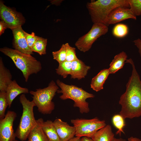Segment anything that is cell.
Instances as JSON below:
<instances>
[{
  "label": "cell",
  "instance_id": "19",
  "mask_svg": "<svg viewBox=\"0 0 141 141\" xmlns=\"http://www.w3.org/2000/svg\"><path fill=\"white\" fill-rule=\"evenodd\" d=\"M114 137L111 126L108 125L97 131L91 138L93 141H112Z\"/></svg>",
  "mask_w": 141,
  "mask_h": 141
},
{
  "label": "cell",
  "instance_id": "7",
  "mask_svg": "<svg viewBox=\"0 0 141 141\" xmlns=\"http://www.w3.org/2000/svg\"><path fill=\"white\" fill-rule=\"evenodd\" d=\"M71 122L75 128V136L81 138L86 137L91 138L97 131L106 125L104 120L97 117L91 119H72Z\"/></svg>",
  "mask_w": 141,
  "mask_h": 141
},
{
  "label": "cell",
  "instance_id": "32",
  "mask_svg": "<svg viewBox=\"0 0 141 141\" xmlns=\"http://www.w3.org/2000/svg\"><path fill=\"white\" fill-rule=\"evenodd\" d=\"M7 28L6 25L4 22L1 20L0 21V36L4 33L5 30Z\"/></svg>",
  "mask_w": 141,
  "mask_h": 141
},
{
  "label": "cell",
  "instance_id": "24",
  "mask_svg": "<svg viewBox=\"0 0 141 141\" xmlns=\"http://www.w3.org/2000/svg\"><path fill=\"white\" fill-rule=\"evenodd\" d=\"M124 119L119 114H116L113 117L112 121L114 126L118 130L116 134L121 135V133H124L123 128L125 126Z\"/></svg>",
  "mask_w": 141,
  "mask_h": 141
},
{
  "label": "cell",
  "instance_id": "33",
  "mask_svg": "<svg viewBox=\"0 0 141 141\" xmlns=\"http://www.w3.org/2000/svg\"><path fill=\"white\" fill-rule=\"evenodd\" d=\"M128 141H141V140L137 137H131L128 139Z\"/></svg>",
  "mask_w": 141,
  "mask_h": 141
},
{
  "label": "cell",
  "instance_id": "1",
  "mask_svg": "<svg viewBox=\"0 0 141 141\" xmlns=\"http://www.w3.org/2000/svg\"><path fill=\"white\" fill-rule=\"evenodd\" d=\"M126 63L131 65L132 70L119 101L121 106L119 113L124 119H132L141 116V81L132 59H127Z\"/></svg>",
  "mask_w": 141,
  "mask_h": 141
},
{
  "label": "cell",
  "instance_id": "34",
  "mask_svg": "<svg viewBox=\"0 0 141 141\" xmlns=\"http://www.w3.org/2000/svg\"><path fill=\"white\" fill-rule=\"evenodd\" d=\"M81 141H93L92 139L90 138L83 137H81Z\"/></svg>",
  "mask_w": 141,
  "mask_h": 141
},
{
  "label": "cell",
  "instance_id": "15",
  "mask_svg": "<svg viewBox=\"0 0 141 141\" xmlns=\"http://www.w3.org/2000/svg\"><path fill=\"white\" fill-rule=\"evenodd\" d=\"M90 68L79 59L72 62L71 78L79 80L84 78Z\"/></svg>",
  "mask_w": 141,
  "mask_h": 141
},
{
  "label": "cell",
  "instance_id": "4",
  "mask_svg": "<svg viewBox=\"0 0 141 141\" xmlns=\"http://www.w3.org/2000/svg\"><path fill=\"white\" fill-rule=\"evenodd\" d=\"M57 85L61 90H58L57 92L62 94L60 96L62 100L70 99L74 101L73 106L79 109L81 114L87 113L90 111L89 103L86 101V99L93 98L95 95L85 91L82 88L73 85L65 84L59 80L56 81Z\"/></svg>",
  "mask_w": 141,
  "mask_h": 141
},
{
  "label": "cell",
  "instance_id": "25",
  "mask_svg": "<svg viewBox=\"0 0 141 141\" xmlns=\"http://www.w3.org/2000/svg\"><path fill=\"white\" fill-rule=\"evenodd\" d=\"M127 26L124 24H119L116 25L113 28L112 33L115 37L119 38L126 36L128 32Z\"/></svg>",
  "mask_w": 141,
  "mask_h": 141
},
{
  "label": "cell",
  "instance_id": "8",
  "mask_svg": "<svg viewBox=\"0 0 141 141\" xmlns=\"http://www.w3.org/2000/svg\"><path fill=\"white\" fill-rule=\"evenodd\" d=\"M108 27L100 23L93 24L89 31L79 37L75 45L81 51L85 52L91 48L94 43L101 36L108 32Z\"/></svg>",
  "mask_w": 141,
  "mask_h": 141
},
{
  "label": "cell",
  "instance_id": "22",
  "mask_svg": "<svg viewBox=\"0 0 141 141\" xmlns=\"http://www.w3.org/2000/svg\"><path fill=\"white\" fill-rule=\"evenodd\" d=\"M47 42V39L39 37L31 49L32 52H37L40 55L45 54Z\"/></svg>",
  "mask_w": 141,
  "mask_h": 141
},
{
  "label": "cell",
  "instance_id": "36",
  "mask_svg": "<svg viewBox=\"0 0 141 141\" xmlns=\"http://www.w3.org/2000/svg\"><path fill=\"white\" fill-rule=\"evenodd\" d=\"M63 0H55L52 1L51 3L54 4H55L57 5H60L61 2L63 1Z\"/></svg>",
  "mask_w": 141,
  "mask_h": 141
},
{
  "label": "cell",
  "instance_id": "28",
  "mask_svg": "<svg viewBox=\"0 0 141 141\" xmlns=\"http://www.w3.org/2000/svg\"><path fill=\"white\" fill-rule=\"evenodd\" d=\"M8 106L6 98V92H0V119L5 117V112L7 107Z\"/></svg>",
  "mask_w": 141,
  "mask_h": 141
},
{
  "label": "cell",
  "instance_id": "17",
  "mask_svg": "<svg viewBox=\"0 0 141 141\" xmlns=\"http://www.w3.org/2000/svg\"><path fill=\"white\" fill-rule=\"evenodd\" d=\"M109 74L108 68L101 70L92 79L90 84L91 88L96 92L103 89V85Z\"/></svg>",
  "mask_w": 141,
  "mask_h": 141
},
{
  "label": "cell",
  "instance_id": "5",
  "mask_svg": "<svg viewBox=\"0 0 141 141\" xmlns=\"http://www.w3.org/2000/svg\"><path fill=\"white\" fill-rule=\"evenodd\" d=\"M19 101L22 106L23 111L15 134L16 137L20 140L25 141L27 139L30 132L37 123L33 111L36 105L32 100L30 101L28 99L24 94L20 95Z\"/></svg>",
  "mask_w": 141,
  "mask_h": 141
},
{
  "label": "cell",
  "instance_id": "37",
  "mask_svg": "<svg viewBox=\"0 0 141 141\" xmlns=\"http://www.w3.org/2000/svg\"><path fill=\"white\" fill-rule=\"evenodd\" d=\"M112 141H127L126 140L122 138H114Z\"/></svg>",
  "mask_w": 141,
  "mask_h": 141
},
{
  "label": "cell",
  "instance_id": "12",
  "mask_svg": "<svg viewBox=\"0 0 141 141\" xmlns=\"http://www.w3.org/2000/svg\"><path fill=\"white\" fill-rule=\"evenodd\" d=\"M128 19L135 20L137 17L130 8L120 7H117L112 10L108 15L107 26L115 24Z\"/></svg>",
  "mask_w": 141,
  "mask_h": 141
},
{
  "label": "cell",
  "instance_id": "6",
  "mask_svg": "<svg viewBox=\"0 0 141 141\" xmlns=\"http://www.w3.org/2000/svg\"><path fill=\"white\" fill-rule=\"evenodd\" d=\"M58 89V85L52 80L46 87L29 91L33 96L32 101L40 113L44 115L50 114L54 110L55 105L52 100Z\"/></svg>",
  "mask_w": 141,
  "mask_h": 141
},
{
  "label": "cell",
  "instance_id": "3",
  "mask_svg": "<svg viewBox=\"0 0 141 141\" xmlns=\"http://www.w3.org/2000/svg\"><path fill=\"white\" fill-rule=\"evenodd\" d=\"M0 50L11 59L16 67L22 72L26 82L30 75L37 73L42 69L40 62L31 55L6 47L1 48Z\"/></svg>",
  "mask_w": 141,
  "mask_h": 141
},
{
  "label": "cell",
  "instance_id": "38",
  "mask_svg": "<svg viewBox=\"0 0 141 141\" xmlns=\"http://www.w3.org/2000/svg\"><path fill=\"white\" fill-rule=\"evenodd\" d=\"M12 141H18V140H16V139H15V140H13Z\"/></svg>",
  "mask_w": 141,
  "mask_h": 141
},
{
  "label": "cell",
  "instance_id": "26",
  "mask_svg": "<svg viewBox=\"0 0 141 141\" xmlns=\"http://www.w3.org/2000/svg\"><path fill=\"white\" fill-rule=\"evenodd\" d=\"M66 49L65 44H63L59 50L52 52L53 59L59 63L66 61Z\"/></svg>",
  "mask_w": 141,
  "mask_h": 141
},
{
  "label": "cell",
  "instance_id": "27",
  "mask_svg": "<svg viewBox=\"0 0 141 141\" xmlns=\"http://www.w3.org/2000/svg\"><path fill=\"white\" fill-rule=\"evenodd\" d=\"M130 8L136 16L141 15V0H127Z\"/></svg>",
  "mask_w": 141,
  "mask_h": 141
},
{
  "label": "cell",
  "instance_id": "29",
  "mask_svg": "<svg viewBox=\"0 0 141 141\" xmlns=\"http://www.w3.org/2000/svg\"><path fill=\"white\" fill-rule=\"evenodd\" d=\"M66 46V61L72 62L78 59L76 54L75 48L70 45L68 43H65Z\"/></svg>",
  "mask_w": 141,
  "mask_h": 141
},
{
  "label": "cell",
  "instance_id": "11",
  "mask_svg": "<svg viewBox=\"0 0 141 141\" xmlns=\"http://www.w3.org/2000/svg\"><path fill=\"white\" fill-rule=\"evenodd\" d=\"M11 30L14 37L13 46L15 49L24 54L30 55L33 54V52L28 45L25 31L21 26Z\"/></svg>",
  "mask_w": 141,
  "mask_h": 141
},
{
  "label": "cell",
  "instance_id": "10",
  "mask_svg": "<svg viewBox=\"0 0 141 141\" xmlns=\"http://www.w3.org/2000/svg\"><path fill=\"white\" fill-rule=\"evenodd\" d=\"M17 116L13 111H8L5 117L0 120V141H12L15 139L13 122Z\"/></svg>",
  "mask_w": 141,
  "mask_h": 141
},
{
  "label": "cell",
  "instance_id": "31",
  "mask_svg": "<svg viewBox=\"0 0 141 141\" xmlns=\"http://www.w3.org/2000/svg\"><path fill=\"white\" fill-rule=\"evenodd\" d=\"M133 42L135 45L136 46L138 49V52L141 57V39L138 38L134 40Z\"/></svg>",
  "mask_w": 141,
  "mask_h": 141
},
{
  "label": "cell",
  "instance_id": "35",
  "mask_svg": "<svg viewBox=\"0 0 141 141\" xmlns=\"http://www.w3.org/2000/svg\"><path fill=\"white\" fill-rule=\"evenodd\" d=\"M81 137H74L68 141H81Z\"/></svg>",
  "mask_w": 141,
  "mask_h": 141
},
{
  "label": "cell",
  "instance_id": "2",
  "mask_svg": "<svg viewBox=\"0 0 141 141\" xmlns=\"http://www.w3.org/2000/svg\"><path fill=\"white\" fill-rule=\"evenodd\" d=\"M86 8L93 24L107 26L108 15L114 9L120 7L130 8L127 0H97L88 2Z\"/></svg>",
  "mask_w": 141,
  "mask_h": 141
},
{
  "label": "cell",
  "instance_id": "13",
  "mask_svg": "<svg viewBox=\"0 0 141 141\" xmlns=\"http://www.w3.org/2000/svg\"><path fill=\"white\" fill-rule=\"evenodd\" d=\"M53 123L60 141H68L75 136V130L74 126H70L60 119H55Z\"/></svg>",
  "mask_w": 141,
  "mask_h": 141
},
{
  "label": "cell",
  "instance_id": "9",
  "mask_svg": "<svg viewBox=\"0 0 141 141\" xmlns=\"http://www.w3.org/2000/svg\"><path fill=\"white\" fill-rule=\"evenodd\" d=\"M0 16L8 28L11 30L21 26L25 22L22 14L5 5L0 2Z\"/></svg>",
  "mask_w": 141,
  "mask_h": 141
},
{
  "label": "cell",
  "instance_id": "20",
  "mask_svg": "<svg viewBox=\"0 0 141 141\" xmlns=\"http://www.w3.org/2000/svg\"><path fill=\"white\" fill-rule=\"evenodd\" d=\"M127 56L125 52L122 51L116 55L110 64L108 68L110 74L115 73L123 67Z\"/></svg>",
  "mask_w": 141,
  "mask_h": 141
},
{
  "label": "cell",
  "instance_id": "16",
  "mask_svg": "<svg viewBox=\"0 0 141 141\" xmlns=\"http://www.w3.org/2000/svg\"><path fill=\"white\" fill-rule=\"evenodd\" d=\"M12 76L10 70L4 66L2 59H0V91L6 92L7 89L12 81Z\"/></svg>",
  "mask_w": 141,
  "mask_h": 141
},
{
  "label": "cell",
  "instance_id": "21",
  "mask_svg": "<svg viewBox=\"0 0 141 141\" xmlns=\"http://www.w3.org/2000/svg\"><path fill=\"white\" fill-rule=\"evenodd\" d=\"M37 121L36 124L28 135V141H49L42 128L39 119Z\"/></svg>",
  "mask_w": 141,
  "mask_h": 141
},
{
  "label": "cell",
  "instance_id": "18",
  "mask_svg": "<svg viewBox=\"0 0 141 141\" xmlns=\"http://www.w3.org/2000/svg\"><path fill=\"white\" fill-rule=\"evenodd\" d=\"M42 128L49 141H60L53 122L50 120L44 121L43 119L39 118Z\"/></svg>",
  "mask_w": 141,
  "mask_h": 141
},
{
  "label": "cell",
  "instance_id": "23",
  "mask_svg": "<svg viewBox=\"0 0 141 141\" xmlns=\"http://www.w3.org/2000/svg\"><path fill=\"white\" fill-rule=\"evenodd\" d=\"M71 62L66 61L59 63L58 68L56 69V73L61 75L63 78H66L69 75H70L71 70Z\"/></svg>",
  "mask_w": 141,
  "mask_h": 141
},
{
  "label": "cell",
  "instance_id": "30",
  "mask_svg": "<svg viewBox=\"0 0 141 141\" xmlns=\"http://www.w3.org/2000/svg\"><path fill=\"white\" fill-rule=\"evenodd\" d=\"M29 47L31 49L36 42L39 37L36 36L33 32L29 34L24 32Z\"/></svg>",
  "mask_w": 141,
  "mask_h": 141
},
{
  "label": "cell",
  "instance_id": "14",
  "mask_svg": "<svg viewBox=\"0 0 141 141\" xmlns=\"http://www.w3.org/2000/svg\"><path fill=\"white\" fill-rule=\"evenodd\" d=\"M6 92V99L9 108L13 101L17 96L21 94L28 93L29 91L27 88L20 86L14 80L8 86Z\"/></svg>",
  "mask_w": 141,
  "mask_h": 141
}]
</instances>
